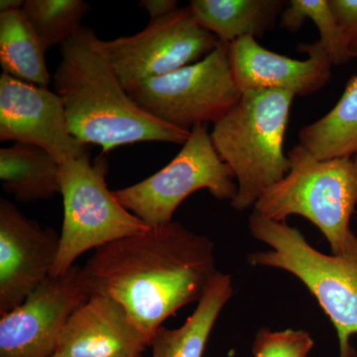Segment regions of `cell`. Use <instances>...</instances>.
Instances as JSON below:
<instances>
[{"label":"cell","instance_id":"7","mask_svg":"<svg viewBox=\"0 0 357 357\" xmlns=\"http://www.w3.org/2000/svg\"><path fill=\"white\" fill-rule=\"evenodd\" d=\"M234 178L231 169L213 147L208 124H199L168 165L114 195L152 229L173 222L178 206L199 190H208L215 199L232 201L237 192Z\"/></svg>","mask_w":357,"mask_h":357},{"label":"cell","instance_id":"11","mask_svg":"<svg viewBox=\"0 0 357 357\" xmlns=\"http://www.w3.org/2000/svg\"><path fill=\"white\" fill-rule=\"evenodd\" d=\"M0 140L42 148L60 164L89 155L70 133L64 102L55 91L6 74L0 77Z\"/></svg>","mask_w":357,"mask_h":357},{"label":"cell","instance_id":"20","mask_svg":"<svg viewBox=\"0 0 357 357\" xmlns=\"http://www.w3.org/2000/svg\"><path fill=\"white\" fill-rule=\"evenodd\" d=\"M89 9L83 0H26L22 13L48 50L69 41Z\"/></svg>","mask_w":357,"mask_h":357},{"label":"cell","instance_id":"2","mask_svg":"<svg viewBox=\"0 0 357 357\" xmlns=\"http://www.w3.org/2000/svg\"><path fill=\"white\" fill-rule=\"evenodd\" d=\"M61 55L54 91L64 102L70 133L79 142L98 145L102 154L138 142L185 144L191 131L160 121L134 102L91 28L82 26L61 46Z\"/></svg>","mask_w":357,"mask_h":357},{"label":"cell","instance_id":"16","mask_svg":"<svg viewBox=\"0 0 357 357\" xmlns=\"http://www.w3.org/2000/svg\"><path fill=\"white\" fill-rule=\"evenodd\" d=\"M232 293L231 277L218 271L196 310L180 328L161 326L157 331L150 345L151 357H203L213 326Z\"/></svg>","mask_w":357,"mask_h":357},{"label":"cell","instance_id":"12","mask_svg":"<svg viewBox=\"0 0 357 357\" xmlns=\"http://www.w3.org/2000/svg\"><path fill=\"white\" fill-rule=\"evenodd\" d=\"M60 236L0 199V316L20 306L51 275Z\"/></svg>","mask_w":357,"mask_h":357},{"label":"cell","instance_id":"9","mask_svg":"<svg viewBox=\"0 0 357 357\" xmlns=\"http://www.w3.org/2000/svg\"><path fill=\"white\" fill-rule=\"evenodd\" d=\"M220 43V39L198 24L189 7H185L150 20L137 34L103 41V46L129 93L148 79L203 60Z\"/></svg>","mask_w":357,"mask_h":357},{"label":"cell","instance_id":"17","mask_svg":"<svg viewBox=\"0 0 357 357\" xmlns=\"http://www.w3.org/2000/svg\"><path fill=\"white\" fill-rule=\"evenodd\" d=\"M0 181L22 204L53 198L61 194V164L42 148L14 143L0 150Z\"/></svg>","mask_w":357,"mask_h":357},{"label":"cell","instance_id":"25","mask_svg":"<svg viewBox=\"0 0 357 357\" xmlns=\"http://www.w3.org/2000/svg\"><path fill=\"white\" fill-rule=\"evenodd\" d=\"M25 1L23 0H1L0 1V13L22 10Z\"/></svg>","mask_w":357,"mask_h":357},{"label":"cell","instance_id":"22","mask_svg":"<svg viewBox=\"0 0 357 357\" xmlns=\"http://www.w3.org/2000/svg\"><path fill=\"white\" fill-rule=\"evenodd\" d=\"M314 345V340L306 331L262 330L256 335L252 354L253 357H307Z\"/></svg>","mask_w":357,"mask_h":357},{"label":"cell","instance_id":"5","mask_svg":"<svg viewBox=\"0 0 357 357\" xmlns=\"http://www.w3.org/2000/svg\"><path fill=\"white\" fill-rule=\"evenodd\" d=\"M251 236L270 250L249 256L256 266L277 268L297 277L328 317L337 332L340 357H357L351 338L357 335V248L345 255H326L307 243L299 229L253 211Z\"/></svg>","mask_w":357,"mask_h":357},{"label":"cell","instance_id":"4","mask_svg":"<svg viewBox=\"0 0 357 357\" xmlns=\"http://www.w3.org/2000/svg\"><path fill=\"white\" fill-rule=\"evenodd\" d=\"M287 156V175L262 195L255 211L275 222L301 215L321 230L333 255L354 250L357 236L349 222L357 206V154L319 160L299 144Z\"/></svg>","mask_w":357,"mask_h":357},{"label":"cell","instance_id":"10","mask_svg":"<svg viewBox=\"0 0 357 357\" xmlns=\"http://www.w3.org/2000/svg\"><path fill=\"white\" fill-rule=\"evenodd\" d=\"M82 267L50 276L24 302L0 316V357H50L75 312L91 297Z\"/></svg>","mask_w":357,"mask_h":357},{"label":"cell","instance_id":"19","mask_svg":"<svg viewBox=\"0 0 357 357\" xmlns=\"http://www.w3.org/2000/svg\"><path fill=\"white\" fill-rule=\"evenodd\" d=\"M300 145L319 160L357 154V76L330 112L301 129Z\"/></svg>","mask_w":357,"mask_h":357},{"label":"cell","instance_id":"14","mask_svg":"<svg viewBox=\"0 0 357 357\" xmlns=\"http://www.w3.org/2000/svg\"><path fill=\"white\" fill-rule=\"evenodd\" d=\"M151 342L116 301L91 295L70 317L55 354L67 357H141Z\"/></svg>","mask_w":357,"mask_h":357},{"label":"cell","instance_id":"23","mask_svg":"<svg viewBox=\"0 0 357 357\" xmlns=\"http://www.w3.org/2000/svg\"><path fill=\"white\" fill-rule=\"evenodd\" d=\"M351 58L357 57V0H328Z\"/></svg>","mask_w":357,"mask_h":357},{"label":"cell","instance_id":"21","mask_svg":"<svg viewBox=\"0 0 357 357\" xmlns=\"http://www.w3.org/2000/svg\"><path fill=\"white\" fill-rule=\"evenodd\" d=\"M281 26L296 32L305 20H311L318 27V43L333 66L347 64L351 60L347 41L338 26L328 0H291L281 13Z\"/></svg>","mask_w":357,"mask_h":357},{"label":"cell","instance_id":"6","mask_svg":"<svg viewBox=\"0 0 357 357\" xmlns=\"http://www.w3.org/2000/svg\"><path fill=\"white\" fill-rule=\"evenodd\" d=\"M107 170L109 162L102 153L93 162L88 155L61 163L64 222L52 276L66 273L91 249L150 229L109 191L105 180Z\"/></svg>","mask_w":357,"mask_h":357},{"label":"cell","instance_id":"26","mask_svg":"<svg viewBox=\"0 0 357 357\" xmlns=\"http://www.w3.org/2000/svg\"><path fill=\"white\" fill-rule=\"evenodd\" d=\"M50 357H67V356H61V354H54L53 356H51Z\"/></svg>","mask_w":357,"mask_h":357},{"label":"cell","instance_id":"1","mask_svg":"<svg viewBox=\"0 0 357 357\" xmlns=\"http://www.w3.org/2000/svg\"><path fill=\"white\" fill-rule=\"evenodd\" d=\"M82 269L91 295L116 301L151 342L169 317L201 300L218 272L213 241L176 222L96 249Z\"/></svg>","mask_w":357,"mask_h":357},{"label":"cell","instance_id":"13","mask_svg":"<svg viewBox=\"0 0 357 357\" xmlns=\"http://www.w3.org/2000/svg\"><path fill=\"white\" fill-rule=\"evenodd\" d=\"M298 50L307 54V60H296L267 50L253 37L230 44L232 73L241 93L278 89L306 96L323 89L332 77L333 67L326 52L318 42L301 44Z\"/></svg>","mask_w":357,"mask_h":357},{"label":"cell","instance_id":"15","mask_svg":"<svg viewBox=\"0 0 357 357\" xmlns=\"http://www.w3.org/2000/svg\"><path fill=\"white\" fill-rule=\"evenodd\" d=\"M286 6L282 0H192L189 8L198 24L231 44L244 37L261 38Z\"/></svg>","mask_w":357,"mask_h":357},{"label":"cell","instance_id":"8","mask_svg":"<svg viewBox=\"0 0 357 357\" xmlns=\"http://www.w3.org/2000/svg\"><path fill=\"white\" fill-rule=\"evenodd\" d=\"M229 45L220 42L203 60L148 79L129 96L148 114L176 128L191 131L199 124H215L243 95L232 73Z\"/></svg>","mask_w":357,"mask_h":357},{"label":"cell","instance_id":"18","mask_svg":"<svg viewBox=\"0 0 357 357\" xmlns=\"http://www.w3.org/2000/svg\"><path fill=\"white\" fill-rule=\"evenodd\" d=\"M46 51L22 10L0 13V65L3 74L47 88L52 77Z\"/></svg>","mask_w":357,"mask_h":357},{"label":"cell","instance_id":"24","mask_svg":"<svg viewBox=\"0 0 357 357\" xmlns=\"http://www.w3.org/2000/svg\"><path fill=\"white\" fill-rule=\"evenodd\" d=\"M139 6L147 11L151 20H159L178 9L175 0H141Z\"/></svg>","mask_w":357,"mask_h":357},{"label":"cell","instance_id":"3","mask_svg":"<svg viewBox=\"0 0 357 357\" xmlns=\"http://www.w3.org/2000/svg\"><path fill=\"white\" fill-rule=\"evenodd\" d=\"M294 98L278 89L243 91L236 105L213 124L211 142L237 181L234 210L255 206L290 170L284 139Z\"/></svg>","mask_w":357,"mask_h":357}]
</instances>
